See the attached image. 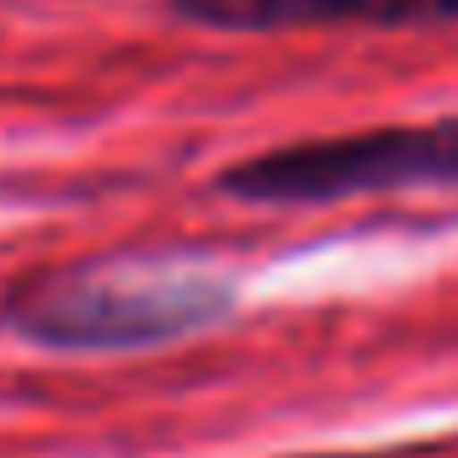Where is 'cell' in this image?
Instances as JSON below:
<instances>
[{
	"label": "cell",
	"instance_id": "cell-3",
	"mask_svg": "<svg viewBox=\"0 0 458 458\" xmlns=\"http://www.w3.org/2000/svg\"><path fill=\"white\" fill-rule=\"evenodd\" d=\"M187 27L208 32H315V27H454L458 0H165Z\"/></svg>",
	"mask_w": 458,
	"mask_h": 458
},
{
	"label": "cell",
	"instance_id": "cell-2",
	"mask_svg": "<svg viewBox=\"0 0 458 458\" xmlns=\"http://www.w3.org/2000/svg\"><path fill=\"white\" fill-rule=\"evenodd\" d=\"M214 187L250 208H326L373 192L458 187V117L277 144L225 165Z\"/></svg>",
	"mask_w": 458,
	"mask_h": 458
},
{
	"label": "cell",
	"instance_id": "cell-1",
	"mask_svg": "<svg viewBox=\"0 0 458 458\" xmlns=\"http://www.w3.org/2000/svg\"><path fill=\"white\" fill-rule=\"evenodd\" d=\"M234 277L182 256H91L16 277L0 331L43 352H149L234 315Z\"/></svg>",
	"mask_w": 458,
	"mask_h": 458
}]
</instances>
